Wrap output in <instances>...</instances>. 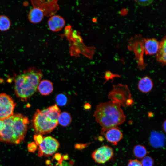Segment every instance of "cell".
I'll use <instances>...</instances> for the list:
<instances>
[{"label":"cell","instance_id":"cell-1","mask_svg":"<svg viewBox=\"0 0 166 166\" xmlns=\"http://www.w3.org/2000/svg\"><path fill=\"white\" fill-rule=\"evenodd\" d=\"M93 116L102 128L101 132L118 127L125 121L126 118L121 106L111 101L98 105Z\"/></svg>","mask_w":166,"mask_h":166},{"label":"cell","instance_id":"cell-2","mask_svg":"<svg viewBox=\"0 0 166 166\" xmlns=\"http://www.w3.org/2000/svg\"><path fill=\"white\" fill-rule=\"evenodd\" d=\"M4 127L0 133V141L18 144L24 139L29 121L26 116L19 113L2 120Z\"/></svg>","mask_w":166,"mask_h":166},{"label":"cell","instance_id":"cell-3","mask_svg":"<svg viewBox=\"0 0 166 166\" xmlns=\"http://www.w3.org/2000/svg\"><path fill=\"white\" fill-rule=\"evenodd\" d=\"M43 76L41 69L31 67L18 75L14 81V90L17 97L26 101L36 92Z\"/></svg>","mask_w":166,"mask_h":166},{"label":"cell","instance_id":"cell-4","mask_svg":"<svg viewBox=\"0 0 166 166\" xmlns=\"http://www.w3.org/2000/svg\"><path fill=\"white\" fill-rule=\"evenodd\" d=\"M61 110L56 104L42 110L37 109L32 120L34 128L37 134H45L53 131L58 124Z\"/></svg>","mask_w":166,"mask_h":166},{"label":"cell","instance_id":"cell-5","mask_svg":"<svg viewBox=\"0 0 166 166\" xmlns=\"http://www.w3.org/2000/svg\"><path fill=\"white\" fill-rule=\"evenodd\" d=\"M108 97L111 101L121 106H129L134 103L129 89L126 85L119 84L113 85Z\"/></svg>","mask_w":166,"mask_h":166},{"label":"cell","instance_id":"cell-6","mask_svg":"<svg viewBox=\"0 0 166 166\" xmlns=\"http://www.w3.org/2000/svg\"><path fill=\"white\" fill-rule=\"evenodd\" d=\"M16 104L9 95L0 94V119L3 120L14 114Z\"/></svg>","mask_w":166,"mask_h":166},{"label":"cell","instance_id":"cell-7","mask_svg":"<svg viewBox=\"0 0 166 166\" xmlns=\"http://www.w3.org/2000/svg\"><path fill=\"white\" fill-rule=\"evenodd\" d=\"M39 145L38 156H49L52 155L57 150L59 144L56 139L49 136L44 138Z\"/></svg>","mask_w":166,"mask_h":166},{"label":"cell","instance_id":"cell-8","mask_svg":"<svg viewBox=\"0 0 166 166\" xmlns=\"http://www.w3.org/2000/svg\"><path fill=\"white\" fill-rule=\"evenodd\" d=\"M58 0H36L32 1L34 7L40 9L47 17L53 15L59 9Z\"/></svg>","mask_w":166,"mask_h":166},{"label":"cell","instance_id":"cell-9","mask_svg":"<svg viewBox=\"0 0 166 166\" xmlns=\"http://www.w3.org/2000/svg\"><path fill=\"white\" fill-rule=\"evenodd\" d=\"M113 155V148L110 146L105 145L94 151L92 156L95 161L99 164H104L110 160Z\"/></svg>","mask_w":166,"mask_h":166},{"label":"cell","instance_id":"cell-10","mask_svg":"<svg viewBox=\"0 0 166 166\" xmlns=\"http://www.w3.org/2000/svg\"><path fill=\"white\" fill-rule=\"evenodd\" d=\"M101 132L106 140L114 145H117L123 137L122 132L118 127L112 128Z\"/></svg>","mask_w":166,"mask_h":166},{"label":"cell","instance_id":"cell-11","mask_svg":"<svg viewBox=\"0 0 166 166\" xmlns=\"http://www.w3.org/2000/svg\"><path fill=\"white\" fill-rule=\"evenodd\" d=\"M48 26L50 30L53 32L61 30L65 26V21L61 16L53 15L51 16L48 22Z\"/></svg>","mask_w":166,"mask_h":166},{"label":"cell","instance_id":"cell-12","mask_svg":"<svg viewBox=\"0 0 166 166\" xmlns=\"http://www.w3.org/2000/svg\"><path fill=\"white\" fill-rule=\"evenodd\" d=\"M144 42L142 41L137 40L134 44V51L137 59L138 66L139 69H144L145 67L143 57L144 51Z\"/></svg>","mask_w":166,"mask_h":166},{"label":"cell","instance_id":"cell-13","mask_svg":"<svg viewBox=\"0 0 166 166\" xmlns=\"http://www.w3.org/2000/svg\"><path fill=\"white\" fill-rule=\"evenodd\" d=\"M159 45V43L155 39L150 38L145 40L144 47L145 54L151 55L157 53Z\"/></svg>","mask_w":166,"mask_h":166},{"label":"cell","instance_id":"cell-14","mask_svg":"<svg viewBox=\"0 0 166 166\" xmlns=\"http://www.w3.org/2000/svg\"><path fill=\"white\" fill-rule=\"evenodd\" d=\"M44 16L42 11L39 8L34 7L30 10L28 15V18L31 23H37L41 22Z\"/></svg>","mask_w":166,"mask_h":166},{"label":"cell","instance_id":"cell-15","mask_svg":"<svg viewBox=\"0 0 166 166\" xmlns=\"http://www.w3.org/2000/svg\"><path fill=\"white\" fill-rule=\"evenodd\" d=\"M53 89L52 83L48 80H43L39 82L37 89L43 96H47L51 93Z\"/></svg>","mask_w":166,"mask_h":166},{"label":"cell","instance_id":"cell-16","mask_svg":"<svg viewBox=\"0 0 166 166\" xmlns=\"http://www.w3.org/2000/svg\"><path fill=\"white\" fill-rule=\"evenodd\" d=\"M153 85V83L151 79L148 76H145L139 80L138 87L142 92L147 93L152 90Z\"/></svg>","mask_w":166,"mask_h":166},{"label":"cell","instance_id":"cell-17","mask_svg":"<svg viewBox=\"0 0 166 166\" xmlns=\"http://www.w3.org/2000/svg\"><path fill=\"white\" fill-rule=\"evenodd\" d=\"M159 48L157 55V59L163 65L166 62V40L165 37L159 43Z\"/></svg>","mask_w":166,"mask_h":166},{"label":"cell","instance_id":"cell-18","mask_svg":"<svg viewBox=\"0 0 166 166\" xmlns=\"http://www.w3.org/2000/svg\"><path fill=\"white\" fill-rule=\"evenodd\" d=\"M72 121V117L70 114L65 111L61 113L58 119V124L61 125L66 127L70 124Z\"/></svg>","mask_w":166,"mask_h":166},{"label":"cell","instance_id":"cell-19","mask_svg":"<svg viewBox=\"0 0 166 166\" xmlns=\"http://www.w3.org/2000/svg\"><path fill=\"white\" fill-rule=\"evenodd\" d=\"M134 156L136 157L142 159L146 156L147 152L146 149L142 145H138L134 147L133 150Z\"/></svg>","mask_w":166,"mask_h":166},{"label":"cell","instance_id":"cell-20","mask_svg":"<svg viewBox=\"0 0 166 166\" xmlns=\"http://www.w3.org/2000/svg\"><path fill=\"white\" fill-rule=\"evenodd\" d=\"M11 22L9 18L4 15H0V30L5 31L9 29Z\"/></svg>","mask_w":166,"mask_h":166},{"label":"cell","instance_id":"cell-21","mask_svg":"<svg viewBox=\"0 0 166 166\" xmlns=\"http://www.w3.org/2000/svg\"><path fill=\"white\" fill-rule=\"evenodd\" d=\"M55 101L57 106H64L67 103L68 98L64 94L60 93L56 96Z\"/></svg>","mask_w":166,"mask_h":166},{"label":"cell","instance_id":"cell-22","mask_svg":"<svg viewBox=\"0 0 166 166\" xmlns=\"http://www.w3.org/2000/svg\"><path fill=\"white\" fill-rule=\"evenodd\" d=\"M161 135L159 133L154 132L153 133L151 137V143L153 146H159L161 145Z\"/></svg>","mask_w":166,"mask_h":166},{"label":"cell","instance_id":"cell-23","mask_svg":"<svg viewBox=\"0 0 166 166\" xmlns=\"http://www.w3.org/2000/svg\"><path fill=\"white\" fill-rule=\"evenodd\" d=\"M142 166H153L154 160L151 157L145 156L142 159L141 162Z\"/></svg>","mask_w":166,"mask_h":166},{"label":"cell","instance_id":"cell-24","mask_svg":"<svg viewBox=\"0 0 166 166\" xmlns=\"http://www.w3.org/2000/svg\"><path fill=\"white\" fill-rule=\"evenodd\" d=\"M121 76L117 74H114L109 71H107L105 72V74L104 78L106 80V81L109 80H113L115 77H119Z\"/></svg>","mask_w":166,"mask_h":166},{"label":"cell","instance_id":"cell-25","mask_svg":"<svg viewBox=\"0 0 166 166\" xmlns=\"http://www.w3.org/2000/svg\"><path fill=\"white\" fill-rule=\"evenodd\" d=\"M127 166H142L141 162L136 159L130 160Z\"/></svg>","mask_w":166,"mask_h":166},{"label":"cell","instance_id":"cell-26","mask_svg":"<svg viewBox=\"0 0 166 166\" xmlns=\"http://www.w3.org/2000/svg\"><path fill=\"white\" fill-rule=\"evenodd\" d=\"M43 138L42 135L37 134L34 136V139L35 143L37 145L39 144L42 142Z\"/></svg>","mask_w":166,"mask_h":166},{"label":"cell","instance_id":"cell-27","mask_svg":"<svg viewBox=\"0 0 166 166\" xmlns=\"http://www.w3.org/2000/svg\"><path fill=\"white\" fill-rule=\"evenodd\" d=\"M153 1L152 0H136L135 1L139 5L142 6H146L151 4Z\"/></svg>","mask_w":166,"mask_h":166},{"label":"cell","instance_id":"cell-28","mask_svg":"<svg viewBox=\"0 0 166 166\" xmlns=\"http://www.w3.org/2000/svg\"><path fill=\"white\" fill-rule=\"evenodd\" d=\"M37 145L35 143H32L28 145V149L29 152H34L37 149Z\"/></svg>","mask_w":166,"mask_h":166},{"label":"cell","instance_id":"cell-29","mask_svg":"<svg viewBox=\"0 0 166 166\" xmlns=\"http://www.w3.org/2000/svg\"><path fill=\"white\" fill-rule=\"evenodd\" d=\"M58 166H72L70 164L65 161H63L61 162L60 163V164L58 165Z\"/></svg>","mask_w":166,"mask_h":166},{"label":"cell","instance_id":"cell-30","mask_svg":"<svg viewBox=\"0 0 166 166\" xmlns=\"http://www.w3.org/2000/svg\"><path fill=\"white\" fill-rule=\"evenodd\" d=\"M4 127V123L2 120L0 119V133Z\"/></svg>","mask_w":166,"mask_h":166},{"label":"cell","instance_id":"cell-31","mask_svg":"<svg viewBox=\"0 0 166 166\" xmlns=\"http://www.w3.org/2000/svg\"><path fill=\"white\" fill-rule=\"evenodd\" d=\"M166 121H164L162 124V128L164 131L166 132Z\"/></svg>","mask_w":166,"mask_h":166}]
</instances>
